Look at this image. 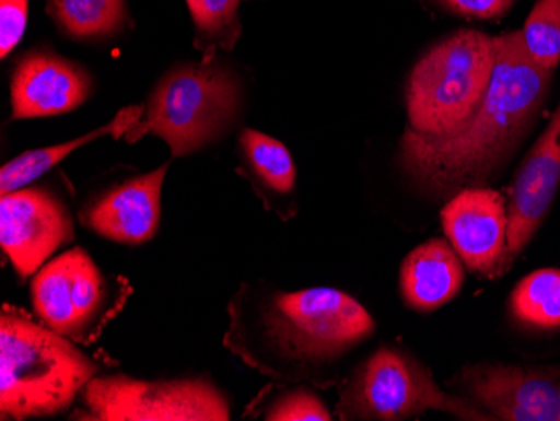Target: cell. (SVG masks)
Wrapping results in <instances>:
<instances>
[{"label": "cell", "instance_id": "5bb4252c", "mask_svg": "<svg viewBox=\"0 0 560 421\" xmlns=\"http://www.w3.org/2000/svg\"><path fill=\"white\" fill-rule=\"evenodd\" d=\"M91 91L93 80L86 69L52 52H30L12 74V119L72 112L86 102Z\"/></svg>", "mask_w": 560, "mask_h": 421}, {"label": "cell", "instance_id": "d6986e66", "mask_svg": "<svg viewBox=\"0 0 560 421\" xmlns=\"http://www.w3.org/2000/svg\"><path fill=\"white\" fill-rule=\"evenodd\" d=\"M242 153L257 180L273 194L288 195L295 188V165L288 148L269 135L247 130L241 135Z\"/></svg>", "mask_w": 560, "mask_h": 421}, {"label": "cell", "instance_id": "cb8c5ba5", "mask_svg": "<svg viewBox=\"0 0 560 421\" xmlns=\"http://www.w3.org/2000/svg\"><path fill=\"white\" fill-rule=\"evenodd\" d=\"M435 2L460 17L490 21V19L505 15L514 8L517 0H435Z\"/></svg>", "mask_w": 560, "mask_h": 421}, {"label": "cell", "instance_id": "9c48e42d", "mask_svg": "<svg viewBox=\"0 0 560 421\" xmlns=\"http://www.w3.org/2000/svg\"><path fill=\"white\" fill-rule=\"evenodd\" d=\"M72 241L71 213L52 191L24 188L2 195L0 244L22 281Z\"/></svg>", "mask_w": 560, "mask_h": 421}, {"label": "cell", "instance_id": "ba28073f", "mask_svg": "<svg viewBox=\"0 0 560 421\" xmlns=\"http://www.w3.org/2000/svg\"><path fill=\"white\" fill-rule=\"evenodd\" d=\"M78 420L226 421L225 395L206 378L143 382L125 375L100 376L83 389Z\"/></svg>", "mask_w": 560, "mask_h": 421}, {"label": "cell", "instance_id": "8992f818", "mask_svg": "<svg viewBox=\"0 0 560 421\" xmlns=\"http://www.w3.org/2000/svg\"><path fill=\"white\" fill-rule=\"evenodd\" d=\"M342 420H406L443 411L460 420H492L474 404L440 389L430 370L395 348H380L352 371L339 398Z\"/></svg>", "mask_w": 560, "mask_h": 421}, {"label": "cell", "instance_id": "30bf717a", "mask_svg": "<svg viewBox=\"0 0 560 421\" xmlns=\"http://www.w3.org/2000/svg\"><path fill=\"white\" fill-rule=\"evenodd\" d=\"M492 420L560 421V370L475 364L456 378Z\"/></svg>", "mask_w": 560, "mask_h": 421}, {"label": "cell", "instance_id": "52a82bcc", "mask_svg": "<svg viewBox=\"0 0 560 421\" xmlns=\"http://www.w3.org/2000/svg\"><path fill=\"white\" fill-rule=\"evenodd\" d=\"M131 285L106 276L93 257L68 250L37 270L31 300L40 323L75 344H91L125 306Z\"/></svg>", "mask_w": 560, "mask_h": 421}, {"label": "cell", "instance_id": "277c9868", "mask_svg": "<svg viewBox=\"0 0 560 421\" xmlns=\"http://www.w3.org/2000/svg\"><path fill=\"white\" fill-rule=\"evenodd\" d=\"M495 58V37L480 31H458L431 47L406 83L408 130L440 138L464 127L489 91Z\"/></svg>", "mask_w": 560, "mask_h": 421}, {"label": "cell", "instance_id": "603a6c76", "mask_svg": "<svg viewBox=\"0 0 560 421\" xmlns=\"http://www.w3.org/2000/svg\"><path fill=\"white\" fill-rule=\"evenodd\" d=\"M27 24V0H0V56L8 58L21 43Z\"/></svg>", "mask_w": 560, "mask_h": 421}, {"label": "cell", "instance_id": "2e32d148", "mask_svg": "<svg viewBox=\"0 0 560 421\" xmlns=\"http://www.w3.org/2000/svg\"><path fill=\"white\" fill-rule=\"evenodd\" d=\"M141 116H143V106H130V108L121 109L106 127L97 128L91 133L83 135V137L75 138L72 141H66V143L22 153L18 159L5 163L0 169V190H2V195L21 190L25 185L43 177L44 173L55 168L66 156L71 155L75 150H80L91 141L100 140L103 137H122L140 121Z\"/></svg>", "mask_w": 560, "mask_h": 421}, {"label": "cell", "instance_id": "7402d4cb", "mask_svg": "<svg viewBox=\"0 0 560 421\" xmlns=\"http://www.w3.org/2000/svg\"><path fill=\"white\" fill-rule=\"evenodd\" d=\"M267 421H329V410L316 393L299 388L280 395L264 413Z\"/></svg>", "mask_w": 560, "mask_h": 421}, {"label": "cell", "instance_id": "7a4b0ae2", "mask_svg": "<svg viewBox=\"0 0 560 421\" xmlns=\"http://www.w3.org/2000/svg\"><path fill=\"white\" fill-rule=\"evenodd\" d=\"M225 344L250 366L277 376H311L363 344L376 323L354 297L330 288L244 292L231 304Z\"/></svg>", "mask_w": 560, "mask_h": 421}, {"label": "cell", "instance_id": "44dd1931", "mask_svg": "<svg viewBox=\"0 0 560 421\" xmlns=\"http://www.w3.org/2000/svg\"><path fill=\"white\" fill-rule=\"evenodd\" d=\"M187 4L200 40L231 51L242 33L238 21L242 0H187Z\"/></svg>", "mask_w": 560, "mask_h": 421}, {"label": "cell", "instance_id": "ffe728a7", "mask_svg": "<svg viewBox=\"0 0 560 421\" xmlns=\"http://www.w3.org/2000/svg\"><path fill=\"white\" fill-rule=\"evenodd\" d=\"M525 51L546 71L560 62V0H539L521 30Z\"/></svg>", "mask_w": 560, "mask_h": 421}, {"label": "cell", "instance_id": "e0dca14e", "mask_svg": "<svg viewBox=\"0 0 560 421\" xmlns=\"http://www.w3.org/2000/svg\"><path fill=\"white\" fill-rule=\"evenodd\" d=\"M49 14L72 39H103L121 30L125 0H49Z\"/></svg>", "mask_w": 560, "mask_h": 421}, {"label": "cell", "instance_id": "9a60e30c", "mask_svg": "<svg viewBox=\"0 0 560 421\" xmlns=\"http://www.w3.org/2000/svg\"><path fill=\"white\" fill-rule=\"evenodd\" d=\"M460 257L442 238L418 245L402 260L399 289L411 309L430 313L450 303L464 285Z\"/></svg>", "mask_w": 560, "mask_h": 421}, {"label": "cell", "instance_id": "8fae6325", "mask_svg": "<svg viewBox=\"0 0 560 421\" xmlns=\"http://www.w3.org/2000/svg\"><path fill=\"white\" fill-rule=\"evenodd\" d=\"M442 224L455 253L483 278L503 274L506 253V203L499 191L464 188L442 212Z\"/></svg>", "mask_w": 560, "mask_h": 421}, {"label": "cell", "instance_id": "5b68a950", "mask_svg": "<svg viewBox=\"0 0 560 421\" xmlns=\"http://www.w3.org/2000/svg\"><path fill=\"white\" fill-rule=\"evenodd\" d=\"M241 103V81L231 69L212 59L180 66L156 84L126 140L133 143L153 133L166 141L173 156L190 155L229 131Z\"/></svg>", "mask_w": 560, "mask_h": 421}, {"label": "cell", "instance_id": "ac0fdd59", "mask_svg": "<svg viewBox=\"0 0 560 421\" xmlns=\"http://www.w3.org/2000/svg\"><path fill=\"white\" fill-rule=\"evenodd\" d=\"M512 314L537 329L560 328V269H540L518 282L512 292Z\"/></svg>", "mask_w": 560, "mask_h": 421}, {"label": "cell", "instance_id": "4fadbf2b", "mask_svg": "<svg viewBox=\"0 0 560 421\" xmlns=\"http://www.w3.org/2000/svg\"><path fill=\"white\" fill-rule=\"evenodd\" d=\"M166 169L168 165L160 166L97 195L81 212V224L118 244L138 245L155 237Z\"/></svg>", "mask_w": 560, "mask_h": 421}, {"label": "cell", "instance_id": "6da1fadb", "mask_svg": "<svg viewBox=\"0 0 560 421\" xmlns=\"http://www.w3.org/2000/svg\"><path fill=\"white\" fill-rule=\"evenodd\" d=\"M495 56L489 91L464 127L440 138L408 130L399 141V169L427 197H453L495 178L539 118L552 72L532 61L521 31L497 36Z\"/></svg>", "mask_w": 560, "mask_h": 421}, {"label": "cell", "instance_id": "7c38bea8", "mask_svg": "<svg viewBox=\"0 0 560 421\" xmlns=\"http://www.w3.org/2000/svg\"><path fill=\"white\" fill-rule=\"evenodd\" d=\"M560 187V105L515 175L506 203V253L503 270L511 269L518 254L552 207Z\"/></svg>", "mask_w": 560, "mask_h": 421}, {"label": "cell", "instance_id": "3957f363", "mask_svg": "<svg viewBox=\"0 0 560 421\" xmlns=\"http://www.w3.org/2000/svg\"><path fill=\"white\" fill-rule=\"evenodd\" d=\"M103 363L5 304L0 313V418L55 417L71 408Z\"/></svg>", "mask_w": 560, "mask_h": 421}]
</instances>
